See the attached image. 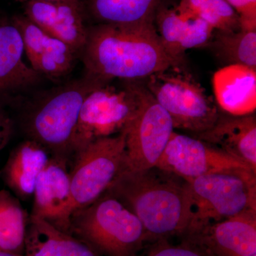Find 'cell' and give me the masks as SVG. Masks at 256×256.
I'll use <instances>...</instances> for the list:
<instances>
[{"instance_id": "cell-1", "label": "cell", "mask_w": 256, "mask_h": 256, "mask_svg": "<svg viewBox=\"0 0 256 256\" xmlns=\"http://www.w3.org/2000/svg\"><path fill=\"white\" fill-rule=\"evenodd\" d=\"M80 56L86 73L110 82H139L168 69L184 68L164 50L154 22L88 28Z\"/></svg>"}, {"instance_id": "cell-2", "label": "cell", "mask_w": 256, "mask_h": 256, "mask_svg": "<svg viewBox=\"0 0 256 256\" xmlns=\"http://www.w3.org/2000/svg\"><path fill=\"white\" fill-rule=\"evenodd\" d=\"M140 220L146 242L168 240L188 233L192 201L188 182L159 169L119 174L108 188Z\"/></svg>"}, {"instance_id": "cell-3", "label": "cell", "mask_w": 256, "mask_h": 256, "mask_svg": "<svg viewBox=\"0 0 256 256\" xmlns=\"http://www.w3.org/2000/svg\"><path fill=\"white\" fill-rule=\"evenodd\" d=\"M108 82L86 73L32 101L22 120L28 139L38 143L50 156L68 161L73 156L72 140L82 104L89 92Z\"/></svg>"}, {"instance_id": "cell-4", "label": "cell", "mask_w": 256, "mask_h": 256, "mask_svg": "<svg viewBox=\"0 0 256 256\" xmlns=\"http://www.w3.org/2000/svg\"><path fill=\"white\" fill-rule=\"evenodd\" d=\"M69 234L100 256H138L146 242L140 220L108 190L88 206L74 210Z\"/></svg>"}, {"instance_id": "cell-5", "label": "cell", "mask_w": 256, "mask_h": 256, "mask_svg": "<svg viewBox=\"0 0 256 256\" xmlns=\"http://www.w3.org/2000/svg\"><path fill=\"white\" fill-rule=\"evenodd\" d=\"M188 182L192 217L188 233H197L208 224L256 210V173L237 169L204 175Z\"/></svg>"}, {"instance_id": "cell-6", "label": "cell", "mask_w": 256, "mask_h": 256, "mask_svg": "<svg viewBox=\"0 0 256 256\" xmlns=\"http://www.w3.org/2000/svg\"><path fill=\"white\" fill-rule=\"evenodd\" d=\"M142 82L170 114L174 129L197 136L210 130L220 116L214 100L184 69H168L152 74Z\"/></svg>"}, {"instance_id": "cell-7", "label": "cell", "mask_w": 256, "mask_h": 256, "mask_svg": "<svg viewBox=\"0 0 256 256\" xmlns=\"http://www.w3.org/2000/svg\"><path fill=\"white\" fill-rule=\"evenodd\" d=\"M122 82L119 87L104 82L86 96L72 140L73 154L92 141L127 129L139 108V89L138 82Z\"/></svg>"}, {"instance_id": "cell-8", "label": "cell", "mask_w": 256, "mask_h": 256, "mask_svg": "<svg viewBox=\"0 0 256 256\" xmlns=\"http://www.w3.org/2000/svg\"><path fill=\"white\" fill-rule=\"evenodd\" d=\"M126 136L124 131L100 138L74 153L69 171L74 212L97 200L118 176L124 164Z\"/></svg>"}, {"instance_id": "cell-9", "label": "cell", "mask_w": 256, "mask_h": 256, "mask_svg": "<svg viewBox=\"0 0 256 256\" xmlns=\"http://www.w3.org/2000/svg\"><path fill=\"white\" fill-rule=\"evenodd\" d=\"M140 105L126 130V149L120 173L154 168L164 152L174 124L170 114L158 104L142 80L138 82Z\"/></svg>"}, {"instance_id": "cell-10", "label": "cell", "mask_w": 256, "mask_h": 256, "mask_svg": "<svg viewBox=\"0 0 256 256\" xmlns=\"http://www.w3.org/2000/svg\"><path fill=\"white\" fill-rule=\"evenodd\" d=\"M156 168L186 182L222 172L252 170L242 162L198 138L175 131Z\"/></svg>"}, {"instance_id": "cell-11", "label": "cell", "mask_w": 256, "mask_h": 256, "mask_svg": "<svg viewBox=\"0 0 256 256\" xmlns=\"http://www.w3.org/2000/svg\"><path fill=\"white\" fill-rule=\"evenodd\" d=\"M68 164L67 160L50 156L36 178L30 214L43 218L69 234L74 206Z\"/></svg>"}, {"instance_id": "cell-12", "label": "cell", "mask_w": 256, "mask_h": 256, "mask_svg": "<svg viewBox=\"0 0 256 256\" xmlns=\"http://www.w3.org/2000/svg\"><path fill=\"white\" fill-rule=\"evenodd\" d=\"M24 15L48 34L66 44L80 56L88 30L80 0H32L25 2Z\"/></svg>"}, {"instance_id": "cell-13", "label": "cell", "mask_w": 256, "mask_h": 256, "mask_svg": "<svg viewBox=\"0 0 256 256\" xmlns=\"http://www.w3.org/2000/svg\"><path fill=\"white\" fill-rule=\"evenodd\" d=\"M194 244L207 256L256 255V210L208 224L182 238Z\"/></svg>"}, {"instance_id": "cell-14", "label": "cell", "mask_w": 256, "mask_h": 256, "mask_svg": "<svg viewBox=\"0 0 256 256\" xmlns=\"http://www.w3.org/2000/svg\"><path fill=\"white\" fill-rule=\"evenodd\" d=\"M12 22L21 33L24 54L36 73L58 79L72 72L79 56L73 48L48 34L24 15L13 16Z\"/></svg>"}, {"instance_id": "cell-15", "label": "cell", "mask_w": 256, "mask_h": 256, "mask_svg": "<svg viewBox=\"0 0 256 256\" xmlns=\"http://www.w3.org/2000/svg\"><path fill=\"white\" fill-rule=\"evenodd\" d=\"M154 24L164 50L183 64L185 52L191 48L207 46L214 32L202 18L178 6H161Z\"/></svg>"}, {"instance_id": "cell-16", "label": "cell", "mask_w": 256, "mask_h": 256, "mask_svg": "<svg viewBox=\"0 0 256 256\" xmlns=\"http://www.w3.org/2000/svg\"><path fill=\"white\" fill-rule=\"evenodd\" d=\"M194 137L233 156L256 173L255 114L236 116L220 110L214 124Z\"/></svg>"}, {"instance_id": "cell-17", "label": "cell", "mask_w": 256, "mask_h": 256, "mask_svg": "<svg viewBox=\"0 0 256 256\" xmlns=\"http://www.w3.org/2000/svg\"><path fill=\"white\" fill-rule=\"evenodd\" d=\"M216 104L225 114L242 116L256 109V68L240 64L224 66L212 79Z\"/></svg>"}, {"instance_id": "cell-18", "label": "cell", "mask_w": 256, "mask_h": 256, "mask_svg": "<svg viewBox=\"0 0 256 256\" xmlns=\"http://www.w3.org/2000/svg\"><path fill=\"white\" fill-rule=\"evenodd\" d=\"M24 48L20 30L11 21L0 20V94L36 85L42 76L23 60Z\"/></svg>"}, {"instance_id": "cell-19", "label": "cell", "mask_w": 256, "mask_h": 256, "mask_svg": "<svg viewBox=\"0 0 256 256\" xmlns=\"http://www.w3.org/2000/svg\"><path fill=\"white\" fill-rule=\"evenodd\" d=\"M50 158L38 143L25 140L10 152L2 170L5 184L18 198L24 200L33 196L36 178Z\"/></svg>"}, {"instance_id": "cell-20", "label": "cell", "mask_w": 256, "mask_h": 256, "mask_svg": "<svg viewBox=\"0 0 256 256\" xmlns=\"http://www.w3.org/2000/svg\"><path fill=\"white\" fill-rule=\"evenodd\" d=\"M24 255L100 256L80 239L31 214L26 226Z\"/></svg>"}, {"instance_id": "cell-21", "label": "cell", "mask_w": 256, "mask_h": 256, "mask_svg": "<svg viewBox=\"0 0 256 256\" xmlns=\"http://www.w3.org/2000/svg\"><path fill=\"white\" fill-rule=\"evenodd\" d=\"M164 0H88V9L98 24L154 22Z\"/></svg>"}, {"instance_id": "cell-22", "label": "cell", "mask_w": 256, "mask_h": 256, "mask_svg": "<svg viewBox=\"0 0 256 256\" xmlns=\"http://www.w3.org/2000/svg\"><path fill=\"white\" fill-rule=\"evenodd\" d=\"M28 216L20 198L0 190V250L24 255Z\"/></svg>"}, {"instance_id": "cell-23", "label": "cell", "mask_w": 256, "mask_h": 256, "mask_svg": "<svg viewBox=\"0 0 256 256\" xmlns=\"http://www.w3.org/2000/svg\"><path fill=\"white\" fill-rule=\"evenodd\" d=\"M224 64H240L256 68V31L214 30L207 45Z\"/></svg>"}, {"instance_id": "cell-24", "label": "cell", "mask_w": 256, "mask_h": 256, "mask_svg": "<svg viewBox=\"0 0 256 256\" xmlns=\"http://www.w3.org/2000/svg\"><path fill=\"white\" fill-rule=\"evenodd\" d=\"M178 6L202 18L214 30H240L238 14L225 0H180Z\"/></svg>"}, {"instance_id": "cell-25", "label": "cell", "mask_w": 256, "mask_h": 256, "mask_svg": "<svg viewBox=\"0 0 256 256\" xmlns=\"http://www.w3.org/2000/svg\"><path fill=\"white\" fill-rule=\"evenodd\" d=\"M143 256H207L194 244L182 239L178 245H172L168 240H158Z\"/></svg>"}, {"instance_id": "cell-26", "label": "cell", "mask_w": 256, "mask_h": 256, "mask_svg": "<svg viewBox=\"0 0 256 256\" xmlns=\"http://www.w3.org/2000/svg\"><path fill=\"white\" fill-rule=\"evenodd\" d=\"M236 12L240 30L256 31V0H225Z\"/></svg>"}, {"instance_id": "cell-27", "label": "cell", "mask_w": 256, "mask_h": 256, "mask_svg": "<svg viewBox=\"0 0 256 256\" xmlns=\"http://www.w3.org/2000/svg\"><path fill=\"white\" fill-rule=\"evenodd\" d=\"M14 121L0 104V152L9 143L14 132Z\"/></svg>"}, {"instance_id": "cell-28", "label": "cell", "mask_w": 256, "mask_h": 256, "mask_svg": "<svg viewBox=\"0 0 256 256\" xmlns=\"http://www.w3.org/2000/svg\"><path fill=\"white\" fill-rule=\"evenodd\" d=\"M0 256H26L25 255H21V254H12V252H2L0 250Z\"/></svg>"}, {"instance_id": "cell-29", "label": "cell", "mask_w": 256, "mask_h": 256, "mask_svg": "<svg viewBox=\"0 0 256 256\" xmlns=\"http://www.w3.org/2000/svg\"><path fill=\"white\" fill-rule=\"evenodd\" d=\"M18 2H26L32 1V0H16Z\"/></svg>"}, {"instance_id": "cell-30", "label": "cell", "mask_w": 256, "mask_h": 256, "mask_svg": "<svg viewBox=\"0 0 256 256\" xmlns=\"http://www.w3.org/2000/svg\"><path fill=\"white\" fill-rule=\"evenodd\" d=\"M43 1H64V0H43Z\"/></svg>"}, {"instance_id": "cell-31", "label": "cell", "mask_w": 256, "mask_h": 256, "mask_svg": "<svg viewBox=\"0 0 256 256\" xmlns=\"http://www.w3.org/2000/svg\"><path fill=\"white\" fill-rule=\"evenodd\" d=\"M256 256V255H255V256Z\"/></svg>"}]
</instances>
